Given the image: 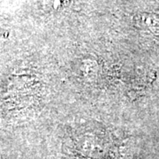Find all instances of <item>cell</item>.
<instances>
[{"instance_id":"6da1fadb","label":"cell","mask_w":159,"mask_h":159,"mask_svg":"<svg viewBox=\"0 0 159 159\" xmlns=\"http://www.w3.org/2000/svg\"><path fill=\"white\" fill-rule=\"evenodd\" d=\"M103 130H80L67 145L66 159H119L118 147Z\"/></svg>"}]
</instances>
